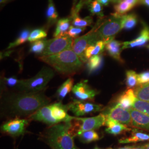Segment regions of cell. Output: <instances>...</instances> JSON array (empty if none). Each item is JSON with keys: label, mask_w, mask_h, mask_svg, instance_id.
<instances>
[{"label": "cell", "mask_w": 149, "mask_h": 149, "mask_svg": "<svg viewBox=\"0 0 149 149\" xmlns=\"http://www.w3.org/2000/svg\"><path fill=\"white\" fill-rule=\"evenodd\" d=\"M88 0H79L74 8H72L71 12L79 13L84 6L87 4Z\"/></svg>", "instance_id": "ab89813d"}, {"label": "cell", "mask_w": 149, "mask_h": 149, "mask_svg": "<svg viewBox=\"0 0 149 149\" xmlns=\"http://www.w3.org/2000/svg\"><path fill=\"white\" fill-rule=\"evenodd\" d=\"M122 1V0H112V2H113V3H114L118 4V3H119V2H120Z\"/></svg>", "instance_id": "bcb514c9"}, {"label": "cell", "mask_w": 149, "mask_h": 149, "mask_svg": "<svg viewBox=\"0 0 149 149\" xmlns=\"http://www.w3.org/2000/svg\"><path fill=\"white\" fill-rule=\"evenodd\" d=\"M72 92L77 100L80 101H93L98 92L87 84V80L80 81L74 86Z\"/></svg>", "instance_id": "8fae6325"}, {"label": "cell", "mask_w": 149, "mask_h": 149, "mask_svg": "<svg viewBox=\"0 0 149 149\" xmlns=\"http://www.w3.org/2000/svg\"><path fill=\"white\" fill-rule=\"evenodd\" d=\"M77 2V0H73V6H72V8H74L75 6L76 5V3Z\"/></svg>", "instance_id": "7dc6e473"}, {"label": "cell", "mask_w": 149, "mask_h": 149, "mask_svg": "<svg viewBox=\"0 0 149 149\" xmlns=\"http://www.w3.org/2000/svg\"><path fill=\"white\" fill-rule=\"evenodd\" d=\"M47 28H49L59 21V15L54 5L53 0H48V4L47 11Z\"/></svg>", "instance_id": "7402d4cb"}, {"label": "cell", "mask_w": 149, "mask_h": 149, "mask_svg": "<svg viewBox=\"0 0 149 149\" xmlns=\"http://www.w3.org/2000/svg\"><path fill=\"white\" fill-rule=\"evenodd\" d=\"M120 143H131L139 141H149V134L146 133L134 128L132 130V135L127 138L122 139L119 140Z\"/></svg>", "instance_id": "44dd1931"}, {"label": "cell", "mask_w": 149, "mask_h": 149, "mask_svg": "<svg viewBox=\"0 0 149 149\" xmlns=\"http://www.w3.org/2000/svg\"><path fill=\"white\" fill-rule=\"evenodd\" d=\"M106 48V43L103 40H99L95 44L88 46L85 52V57L87 61L91 57L100 55L104 48Z\"/></svg>", "instance_id": "603a6c76"}, {"label": "cell", "mask_w": 149, "mask_h": 149, "mask_svg": "<svg viewBox=\"0 0 149 149\" xmlns=\"http://www.w3.org/2000/svg\"><path fill=\"white\" fill-rule=\"evenodd\" d=\"M143 146L145 149H149V143L145 144Z\"/></svg>", "instance_id": "c3c4849f"}, {"label": "cell", "mask_w": 149, "mask_h": 149, "mask_svg": "<svg viewBox=\"0 0 149 149\" xmlns=\"http://www.w3.org/2000/svg\"><path fill=\"white\" fill-rule=\"evenodd\" d=\"M98 149V148H97V147H96V148H95V149Z\"/></svg>", "instance_id": "f907efd6"}, {"label": "cell", "mask_w": 149, "mask_h": 149, "mask_svg": "<svg viewBox=\"0 0 149 149\" xmlns=\"http://www.w3.org/2000/svg\"><path fill=\"white\" fill-rule=\"evenodd\" d=\"M147 48H148V49L149 50V44L148 45H147Z\"/></svg>", "instance_id": "681fc988"}, {"label": "cell", "mask_w": 149, "mask_h": 149, "mask_svg": "<svg viewBox=\"0 0 149 149\" xmlns=\"http://www.w3.org/2000/svg\"><path fill=\"white\" fill-rule=\"evenodd\" d=\"M28 119L41 122L49 126H52L59 123L52 115L51 104H48L42 107L37 111L28 117Z\"/></svg>", "instance_id": "4fadbf2b"}, {"label": "cell", "mask_w": 149, "mask_h": 149, "mask_svg": "<svg viewBox=\"0 0 149 149\" xmlns=\"http://www.w3.org/2000/svg\"><path fill=\"white\" fill-rule=\"evenodd\" d=\"M54 74V71L51 68L44 66L34 77L27 80H22L21 85L17 91L27 92H42L53 78Z\"/></svg>", "instance_id": "5b68a950"}, {"label": "cell", "mask_w": 149, "mask_h": 149, "mask_svg": "<svg viewBox=\"0 0 149 149\" xmlns=\"http://www.w3.org/2000/svg\"><path fill=\"white\" fill-rule=\"evenodd\" d=\"M123 16L112 14V16L103 21L101 18L96 24L95 34L98 40H103L106 44L114 39L122 29Z\"/></svg>", "instance_id": "277c9868"}, {"label": "cell", "mask_w": 149, "mask_h": 149, "mask_svg": "<svg viewBox=\"0 0 149 149\" xmlns=\"http://www.w3.org/2000/svg\"><path fill=\"white\" fill-rule=\"evenodd\" d=\"M50 99L43 92H27L17 91L7 92L1 99V115L8 118L29 117L38 109L49 104Z\"/></svg>", "instance_id": "6da1fadb"}, {"label": "cell", "mask_w": 149, "mask_h": 149, "mask_svg": "<svg viewBox=\"0 0 149 149\" xmlns=\"http://www.w3.org/2000/svg\"><path fill=\"white\" fill-rule=\"evenodd\" d=\"M138 23V17L134 13L123 16L122 29L130 30L135 27Z\"/></svg>", "instance_id": "f1b7e54d"}, {"label": "cell", "mask_w": 149, "mask_h": 149, "mask_svg": "<svg viewBox=\"0 0 149 149\" xmlns=\"http://www.w3.org/2000/svg\"><path fill=\"white\" fill-rule=\"evenodd\" d=\"M118 149H145L144 146H125L124 148H118Z\"/></svg>", "instance_id": "60d3db41"}, {"label": "cell", "mask_w": 149, "mask_h": 149, "mask_svg": "<svg viewBox=\"0 0 149 149\" xmlns=\"http://www.w3.org/2000/svg\"><path fill=\"white\" fill-rule=\"evenodd\" d=\"M132 108L149 116V102L141 101L137 98L134 102Z\"/></svg>", "instance_id": "d590c367"}, {"label": "cell", "mask_w": 149, "mask_h": 149, "mask_svg": "<svg viewBox=\"0 0 149 149\" xmlns=\"http://www.w3.org/2000/svg\"><path fill=\"white\" fill-rule=\"evenodd\" d=\"M149 42V27L143 23V28L139 36L133 40L123 43L122 49L138 48L144 46Z\"/></svg>", "instance_id": "9a60e30c"}, {"label": "cell", "mask_w": 149, "mask_h": 149, "mask_svg": "<svg viewBox=\"0 0 149 149\" xmlns=\"http://www.w3.org/2000/svg\"><path fill=\"white\" fill-rule=\"evenodd\" d=\"M140 3L149 8V0H140Z\"/></svg>", "instance_id": "ee69618b"}, {"label": "cell", "mask_w": 149, "mask_h": 149, "mask_svg": "<svg viewBox=\"0 0 149 149\" xmlns=\"http://www.w3.org/2000/svg\"><path fill=\"white\" fill-rule=\"evenodd\" d=\"M68 105L69 110L74 113L76 117L83 116L91 113L100 112L103 107L101 104L78 100H74Z\"/></svg>", "instance_id": "ba28073f"}, {"label": "cell", "mask_w": 149, "mask_h": 149, "mask_svg": "<svg viewBox=\"0 0 149 149\" xmlns=\"http://www.w3.org/2000/svg\"><path fill=\"white\" fill-rule=\"evenodd\" d=\"M73 40L69 36L54 38L47 40L45 49L42 56H47L61 53L64 51L72 49Z\"/></svg>", "instance_id": "8992f818"}, {"label": "cell", "mask_w": 149, "mask_h": 149, "mask_svg": "<svg viewBox=\"0 0 149 149\" xmlns=\"http://www.w3.org/2000/svg\"><path fill=\"white\" fill-rule=\"evenodd\" d=\"M86 28H79L76 27L71 25L69 31L68 32L67 36H69L71 38L76 39L79 37V35L82 33L84 32Z\"/></svg>", "instance_id": "74e56055"}, {"label": "cell", "mask_w": 149, "mask_h": 149, "mask_svg": "<svg viewBox=\"0 0 149 149\" xmlns=\"http://www.w3.org/2000/svg\"><path fill=\"white\" fill-rule=\"evenodd\" d=\"M134 91L138 99L144 101L149 102V83L140 85Z\"/></svg>", "instance_id": "83f0119b"}, {"label": "cell", "mask_w": 149, "mask_h": 149, "mask_svg": "<svg viewBox=\"0 0 149 149\" xmlns=\"http://www.w3.org/2000/svg\"><path fill=\"white\" fill-rule=\"evenodd\" d=\"M3 82L5 85L7 87L16 88L17 91L21 85L22 80H18L15 77H11L8 78H5Z\"/></svg>", "instance_id": "8d00e7d4"}, {"label": "cell", "mask_w": 149, "mask_h": 149, "mask_svg": "<svg viewBox=\"0 0 149 149\" xmlns=\"http://www.w3.org/2000/svg\"><path fill=\"white\" fill-rule=\"evenodd\" d=\"M96 26L93 27L90 32L85 35L79 37L73 40L72 49L76 54L83 63H85L87 60L85 57V52L87 48L97 42L98 40L95 34Z\"/></svg>", "instance_id": "52a82bcc"}, {"label": "cell", "mask_w": 149, "mask_h": 149, "mask_svg": "<svg viewBox=\"0 0 149 149\" xmlns=\"http://www.w3.org/2000/svg\"><path fill=\"white\" fill-rule=\"evenodd\" d=\"M74 80L72 78H69L60 86L56 93V96L59 102L64 100L66 95L72 90Z\"/></svg>", "instance_id": "d4e9b609"}, {"label": "cell", "mask_w": 149, "mask_h": 149, "mask_svg": "<svg viewBox=\"0 0 149 149\" xmlns=\"http://www.w3.org/2000/svg\"><path fill=\"white\" fill-rule=\"evenodd\" d=\"M47 36V33L43 28H37L31 32L28 40L31 43H33L38 40L44 39Z\"/></svg>", "instance_id": "836d02e7"}, {"label": "cell", "mask_w": 149, "mask_h": 149, "mask_svg": "<svg viewBox=\"0 0 149 149\" xmlns=\"http://www.w3.org/2000/svg\"><path fill=\"white\" fill-rule=\"evenodd\" d=\"M80 141L83 143H90L100 139V136L94 130L86 131L78 135Z\"/></svg>", "instance_id": "4dcf8cb0"}, {"label": "cell", "mask_w": 149, "mask_h": 149, "mask_svg": "<svg viewBox=\"0 0 149 149\" xmlns=\"http://www.w3.org/2000/svg\"><path fill=\"white\" fill-rule=\"evenodd\" d=\"M47 41V40L44 39L32 43L31 45L29 52L31 53L39 55V56H40L43 53L45 49Z\"/></svg>", "instance_id": "d6a6232c"}, {"label": "cell", "mask_w": 149, "mask_h": 149, "mask_svg": "<svg viewBox=\"0 0 149 149\" xmlns=\"http://www.w3.org/2000/svg\"><path fill=\"white\" fill-rule=\"evenodd\" d=\"M129 111L132 117L131 126L149 131V116L132 108Z\"/></svg>", "instance_id": "2e32d148"}, {"label": "cell", "mask_w": 149, "mask_h": 149, "mask_svg": "<svg viewBox=\"0 0 149 149\" xmlns=\"http://www.w3.org/2000/svg\"><path fill=\"white\" fill-rule=\"evenodd\" d=\"M38 59L63 74L76 73L82 68L84 65V63L72 49L50 56H39Z\"/></svg>", "instance_id": "7a4b0ae2"}, {"label": "cell", "mask_w": 149, "mask_h": 149, "mask_svg": "<svg viewBox=\"0 0 149 149\" xmlns=\"http://www.w3.org/2000/svg\"><path fill=\"white\" fill-rule=\"evenodd\" d=\"M97 1H98L100 3H101L102 5L104 6L109 5L110 2H112V0H97Z\"/></svg>", "instance_id": "7bdbcfd3"}, {"label": "cell", "mask_w": 149, "mask_h": 149, "mask_svg": "<svg viewBox=\"0 0 149 149\" xmlns=\"http://www.w3.org/2000/svg\"><path fill=\"white\" fill-rule=\"evenodd\" d=\"M103 65V57L101 55H97L91 57L87 62V68L89 74L96 72L101 69Z\"/></svg>", "instance_id": "484cf974"}, {"label": "cell", "mask_w": 149, "mask_h": 149, "mask_svg": "<svg viewBox=\"0 0 149 149\" xmlns=\"http://www.w3.org/2000/svg\"><path fill=\"white\" fill-rule=\"evenodd\" d=\"M133 8V7L129 4L125 0H122L120 2L114 6L115 13L113 14L117 16H124Z\"/></svg>", "instance_id": "1f68e13d"}, {"label": "cell", "mask_w": 149, "mask_h": 149, "mask_svg": "<svg viewBox=\"0 0 149 149\" xmlns=\"http://www.w3.org/2000/svg\"><path fill=\"white\" fill-rule=\"evenodd\" d=\"M11 0H1V4H5L6 3L10 1Z\"/></svg>", "instance_id": "f6af8a7d"}, {"label": "cell", "mask_w": 149, "mask_h": 149, "mask_svg": "<svg viewBox=\"0 0 149 149\" xmlns=\"http://www.w3.org/2000/svg\"><path fill=\"white\" fill-rule=\"evenodd\" d=\"M149 83V71H145L138 74V85H143Z\"/></svg>", "instance_id": "f35d334b"}, {"label": "cell", "mask_w": 149, "mask_h": 149, "mask_svg": "<svg viewBox=\"0 0 149 149\" xmlns=\"http://www.w3.org/2000/svg\"><path fill=\"white\" fill-rule=\"evenodd\" d=\"M129 4L134 7L139 2H140V0H125Z\"/></svg>", "instance_id": "b9f144b4"}, {"label": "cell", "mask_w": 149, "mask_h": 149, "mask_svg": "<svg viewBox=\"0 0 149 149\" xmlns=\"http://www.w3.org/2000/svg\"><path fill=\"white\" fill-rule=\"evenodd\" d=\"M72 18L69 17L61 18L56 23L55 31L54 33V37H60L67 36L70 28L71 26Z\"/></svg>", "instance_id": "ffe728a7"}, {"label": "cell", "mask_w": 149, "mask_h": 149, "mask_svg": "<svg viewBox=\"0 0 149 149\" xmlns=\"http://www.w3.org/2000/svg\"><path fill=\"white\" fill-rule=\"evenodd\" d=\"M28 124V119L15 118L5 123L1 129L5 133L13 136H18L24 133Z\"/></svg>", "instance_id": "9c48e42d"}, {"label": "cell", "mask_w": 149, "mask_h": 149, "mask_svg": "<svg viewBox=\"0 0 149 149\" xmlns=\"http://www.w3.org/2000/svg\"><path fill=\"white\" fill-rule=\"evenodd\" d=\"M126 85L130 89L138 85V74L133 70L127 71Z\"/></svg>", "instance_id": "e575fe53"}, {"label": "cell", "mask_w": 149, "mask_h": 149, "mask_svg": "<svg viewBox=\"0 0 149 149\" xmlns=\"http://www.w3.org/2000/svg\"><path fill=\"white\" fill-rule=\"evenodd\" d=\"M52 113L54 118L60 123L69 122L74 120V117H71L68 114V105H64L59 102L51 104Z\"/></svg>", "instance_id": "5bb4252c"}, {"label": "cell", "mask_w": 149, "mask_h": 149, "mask_svg": "<svg viewBox=\"0 0 149 149\" xmlns=\"http://www.w3.org/2000/svg\"><path fill=\"white\" fill-rule=\"evenodd\" d=\"M74 119L81 122L78 135L89 130L97 129L105 125L106 117L103 113H101L96 117L88 118H80L74 117Z\"/></svg>", "instance_id": "7c38bea8"}, {"label": "cell", "mask_w": 149, "mask_h": 149, "mask_svg": "<svg viewBox=\"0 0 149 149\" xmlns=\"http://www.w3.org/2000/svg\"><path fill=\"white\" fill-rule=\"evenodd\" d=\"M31 31L29 29H24L22 31L19 36L16 38V40L13 42L10 43L7 47V49H10L12 48L18 47L22 44L26 42L28 40V38L29 37Z\"/></svg>", "instance_id": "f546056e"}, {"label": "cell", "mask_w": 149, "mask_h": 149, "mask_svg": "<svg viewBox=\"0 0 149 149\" xmlns=\"http://www.w3.org/2000/svg\"><path fill=\"white\" fill-rule=\"evenodd\" d=\"M86 5L92 15H96L100 18L104 17L103 5L98 1L97 0H88Z\"/></svg>", "instance_id": "4316f807"}, {"label": "cell", "mask_w": 149, "mask_h": 149, "mask_svg": "<svg viewBox=\"0 0 149 149\" xmlns=\"http://www.w3.org/2000/svg\"><path fill=\"white\" fill-rule=\"evenodd\" d=\"M105 125L107 127L106 129L107 133L113 135H118L132 130L131 129L128 128L127 125L118 122L110 118L106 117Z\"/></svg>", "instance_id": "e0dca14e"}, {"label": "cell", "mask_w": 149, "mask_h": 149, "mask_svg": "<svg viewBox=\"0 0 149 149\" xmlns=\"http://www.w3.org/2000/svg\"><path fill=\"white\" fill-rule=\"evenodd\" d=\"M71 122L49 126L43 133V139L51 149H78L70 133Z\"/></svg>", "instance_id": "3957f363"}, {"label": "cell", "mask_w": 149, "mask_h": 149, "mask_svg": "<svg viewBox=\"0 0 149 149\" xmlns=\"http://www.w3.org/2000/svg\"><path fill=\"white\" fill-rule=\"evenodd\" d=\"M71 17L72 18L71 25L74 27L86 28L93 23V18L91 16H87L84 18H81L79 13L71 12Z\"/></svg>", "instance_id": "cb8c5ba5"}, {"label": "cell", "mask_w": 149, "mask_h": 149, "mask_svg": "<svg viewBox=\"0 0 149 149\" xmlns=\"http://www.w3.org/2000/svg\"><path fill=\"white\" fill-rule=\"evenodd\" d=\"M122 47V42L113 39L106 44L105 48L108 54L112 58L120 63L123 64L124 63V61L120 56V54L123 50Z\"/></svg>", "instance_id": "ac0fdd59"}, {"label": "cell", "mask_w": 149, "mask_h": 149, "mask_svg": "<svg viewBox=\"0 0 149 149\" xmlns=\"http://www.w3.org/2000/svg\"><path fill=\"white\" fill-rule=\"evenodd\" d=\"M111 149V148H109V149Z\"/></svg>", "instance_id": "816d5d0a"}, {"label": "cell", "mask_w": 149, "mask_h": 149, "mask_svg": "<svg viewBox=\"0 0 149 149\" xmlns=\"http://www.w3.org/2000/svg\"><path fill=\"white\" fill-rule=\"evenodd\" d=\"M106 117L110 118L118 122L131 126L132 117L129 109H124L116 104L114 106L109 107L102 113Z\"/></svg>", "instance_id": "30bf717a"}, {"label": "cell", "mask_w": 149, "mask_h": 149, "mask_svg": "<svg viewBox=\"0 0 149 149\" xmlns=\"http://www.w3.org/2000/svg\"><path fill=\"white\" fill-rule=\"evenodd\" d=\"M137 98L132 89H129L118 97L117 104L124 109H129L132 108Z\"/></svg>", "instance_id": "d6986e66"}]
</instances>
